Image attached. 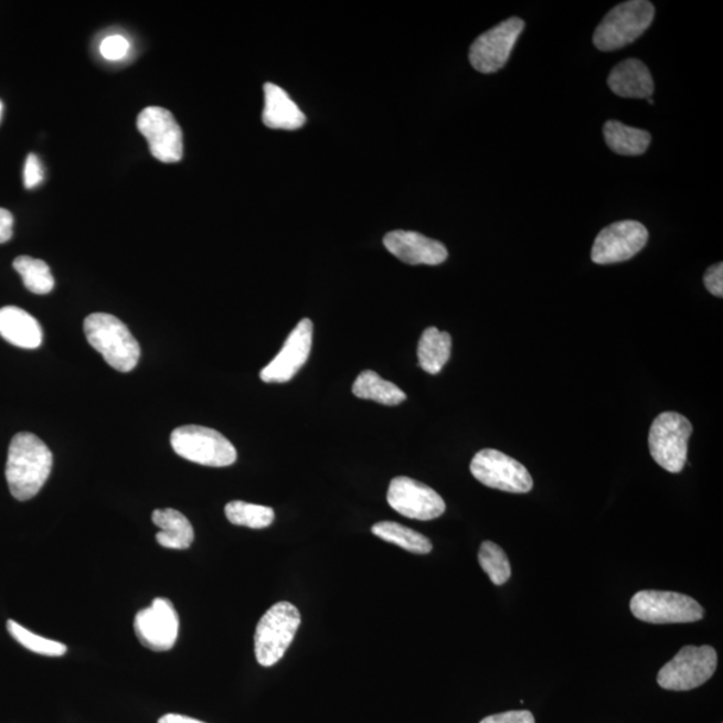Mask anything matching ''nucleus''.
Segmentation results:
<instances>
[{
	"label": "nucleus",
	"instance_id": "f257e3e1",
	"mask_svg": "<svg viewBox=\"0 0 723 723\" xmlns=\"http://www.w3.org/2000/svg\"><path fill=\"white\" fill-rule=\"evenodd\" d=\"M53 468V453L41 438L18 433L10 444L6 479L19 501H28L45 486Z\"/></svg>",
	"mask_w": 723,
	"mask_h": 723
},
{
	"label": "nucleus",
	"instance_id": "f03ea898",
	"mask_svg": "<svg viewBox=\"0 0 723 723\" xmlns=\"http://www.w3.org/2000/svg\"><path fill=\"white\" fill-rule=\"evenodd\" d=\"M84 330L87 342L113 369L129 373L137 366L141 348L121 320L110 313H92L85 319Z\"/></svg>",
	"mask_w": 723,
	"mask_h": 723
},
{
	"label": "nucleus",
	"instance_id": "7ed1b4c3",
	"mask_svg": "<svg viewBox=\"0 0 723 723\" xmlns=\"http://www.w3.org/2000/svg\"><path fill=\"white\" fill-rule=\"evenodd\" d=\"M656 8L647 0H630L616 6L603 19L594 34V45L600 52H615L637 41L651 26Z\"/></svg>",
	"mask_w": 723,
	"mask_h": 723
},
{
	"label": "nucleus",
	"instance_id": "20e7f679",
	"mask_svg": "<svg viewBox=\"0 0 723 723\" xmlns=\"http://www.w3.org/2000/svg\"><path fill=\"white\" fill-rule=\"evenodd\" d=\"M300 613L288 602L276 603L262 616L255 631V656L264 668L279 662L300 626Z\"/></svg>",
	"mask_w": 723,
	"mask_h": 723
},
{
	"label": "nucleus",
	"instance_id": "39448f33",
	"mask_svg": "<svg viewBox=\"0 0 723 723\" xmlns=\"http://www.w3.org/2000/svg\"><path fill=\"white\" fill-rule=\"evenodd\" d=\"M630 608L635 618L652 625L694 624L705 616V609L693 597L671 591H639Z\"/></svg>",
	"mask_w": 723,
	"mask_h": 723
},
{
	"label": "nucleus",
	"instance_id": "423d86ee",
	"mask_svg": "<svg viewBox=\"0 0 723 723\" xmlns=\"http://www.w3.org/2000/svg\"><path fill=\"white\" fill-rule=\"evenodd\" d=\"M172 448L188 461L204 467L224 468L236 462L235 446L222 433L210 427L185 425L173 430Z\"/></svg>",
	"mask_w": 723,
	"mask_h": 723
},
{
	"label": "nucleus",
	"instance_id": "0eeeda50",
	"mask_svg": "<svg viewBox=\"0 0 723 723\" xmlns=\"http://www.w3.org/2000/svg\"><path fill=\"white\" fill-rule=\"evenodd\" d=\"M693 425L682 414L664 412L653 419L649 448L653 461L670 474H681L688 461L689 438Z\"/></svg>",
	"mask_w": 723,
	"mask_h": 723
},
{
	"label": "nucleus",
	"instance_id": "6e6552de",
	"mask_svg": "<svg viewBox=\"0 0 723 723\" xmlns=\"http://www.w3.org/2000/svg\"><path fill=\"white\" fill-rule=\"evenodd\" d=\"M716 666L719 656L712 646H687L660 669L657 681L664 690H693L714 676Z\"/></svg>",
	"mask_w": 723,
	"mask_h": 723
},
{
	"label": "nucleus",
	"instance_id": "1a4fd4ad",
	"mask_svg": "<svg viewBox=\"0 0 723 723\" xmlns=\"http://www.w3.org/2000/svg\"><path fill=\"white\" fill-rule=\"evenodd\" d=\"M471 475L482 486L509 493H528L533 479L523 464L495 449H482L470 462Z\"/></svg>",
	"mask_w": 723,
	"mask_h": 723
},
{
	"label": "nucleus",
	"instance_id": "9d476101",
	"mask_svg": "<svg viewBox=\"0 0 723 723\" xmlns=\"http://www.w3.org/2000/svg\"><path fill=\"white\" fill-rule=\"evenodd\" d=\"M523 19L512 17L490 29L471 43L470 65L482 74H493L507 65L515 42L523 33Z\"/></svg>",
	"mask_w": 723,
	"mask_h": 723
},
{
	"label": "nucleus",
	"instance_id": "9b49d317",
	"mask_svg": "<svg viewBox=\"0 0 723 723\" xmlns=\"http://www.w3.org/2000/svg\"><path fill=\"white\" fill-rule=\"evenodd\" d=\"M137 128L147 138L150 153L156 160L174 163L182 159V131L171 111L149 106L138 116Z\"/></svg>",
	"mask_w": 723,
	"mask_h": 723
},
{
	"label": "nucleus",
	"instance_id": "f8f14e48",
	"mask_svg": "<svg viewBox=\"0 0 723 723\" xmlns=\"http://www.w3.org/2000/svg\"><path fill=\"white\" fill-rule=\"evenodd\" d=\"M649 242V231L634 220L606 226L596 236L591 259L596 264H615L632 259Z\"/></svg>",
	"mask_w": 723,
	"mask_h": 723
},
{
	"label": "nucleus",
	"instance_id": "ddd939ff",
	"mask_svg": "<svg viewBox=\"0 0 723 723\" xmlns=\"http://www.w3.org/2000/svg\"><path fill=\"white\" fill-rule=\"evenodd\" d=\"M389 506L405 518L429 521L443 515L445 501L436 490L411 477H395L387 490Z\"/></svg>",
	"mask_w": 723,
	"mask_h": 723
},
{
	"label": "nucleus",
	"instance_id": "4468645a",
	"mask_svg": "<svg viewBox=\"0 0 723 723\" xmlns=\"http://www.w3.org/2000/svg\"><path fill=\"white\" fill-rule=\"evenodd\" d=\"M180 620L171 600L157 597L152 606L138 612L135 632L143 647L152 651L173 649L179 638Z\"/></svg>",
	"mask_w": 723,
	"mask_h": 723
},
{
	"label": "nucleus",
	"instance_id": "2eb2a0df",
	"mask_svg": "<svg viewBox=\"0 0 723 723\" xmlns=\"http://www.w3.org/2000/svg\"><path fill=\"white\" fill-rule=\"evenodd\" d=\"M313 325L310 319H301L291 334L286 339L279 354L261 371V379L267 383L291 381L305 366L310 357Z\"/></svg>",
	"mask_w": 723,
	"mask_h": 723
},
{
	"label": "nucleus",
	"instance_id": "dca6fc26",
	"mask_svg": "<svg viewBox=\"0 0 723 723\" xmlns=\"http://www.w3.org/2000/svg\"><path fill=\"white\" fill-rule=\"evenodd\" d=\"M389 253L411 266H438L448 259V249L442 242L412 231H393L383 238Z\"/></svg>",
	"mask_w": 723,
	"mask_h": 723
},
{
	"label": "nucleus",
	"instance_id": "f3484780",
	"mask_svg": "<svg viewBox=\"0 0 723 723\" xmlns=\"http://www.w3.org/2000/svg\"><path fill=\"white\" fill-rule=\"evenodd\" d=\"M607 84L621 98L649 99L656 89L649 67L637 59H628L616 65L608 75Z\"/></svg>",
	"mask_w": 723,
	"mask_h": 723
},
{
	"label": "nucleus",
	"instance_id": "a211bd4d",
	"mask_svg": "<svg viewBox=\"0 0 723 723\" xmlns=\"http://www.w3.org/2000/svg\"><path fill=\"white\" fill-rule=\"evenodd\" d=\"M263 123L272 129L297 130L304 127L306 117L280 86L266 84L264 85Z\"/></svg>",
	"mask_w": 723,
	"mask_h": 723
},
{
	"label": "nucleus",
	"instance_id": "6ab92c4d",
	"mask_svg": "<svg viewBox=\"0 0 723 723\" xmlns=\"http://www.w3.org/2000/svg\"><path fill=\"white\" fill-rule=\"evenodd\" d=\"M0 337L17 348L33 350L42 344V327L34 317L22 308H0Z\"/></svg>",
	"mask_w": 723,
	"mask_h": 723
},
{
	"label": "nucleus",
	"instance_id": "aec40b11",
	"mask_svg": "<svg viewBox=\"0 0 723 723\" xmlns=\"http://www.w3.org/2000/svg\"><path fill=\"white\" fill-rule=\"evenodd\" d=\"M153 524L160 528L156 534L157 543L166 549L187 550L193 543L194 531L191 521L176 509H157L152 514Z\"/></svg>",
	"mask_w": 723,
	"mask_h": 723
},
{
	"label": "nucleus",
	"instance_id": "412c9836",
	"mask_svg": "<svg viewBox=\"0 0 723 723\" xmlns=\"http://www.w3.org/2000/svg\"><path fill=\"white\" fill-rule=\"evenodd\" d=\"M451 354L449 332L439 331L437 327H427L418 342V363L421 369L436 375L448 363Z\"/></svg>",
	"mask_w": 723,
	"mask_h": 723
},
{
	"label": "nucleus",
	"instance_id": "4be33fe9",
	"mask_svg": "<svg viewBox=\"0 0 723 723\" xmlns=\"http://www.w3.org/2000/svg\"><path fill=\"white\" fill-rule=\"evenodd\" d=\"M353 393L362 400H373L381 405L397 406L406 400L404 390L393 382L383 380L373 370H364L354 382Z\"/></svg>",
	"mask_w": 723,
	"mask_h": 723
},
{
	"label": "nucleus",
	"instance_id": "5701e85b",
	"mask_svg": "<svg viewBox=\"0 0 723 723\" xmlns=\"http://www.w3.org/2000/svg\"><path fill=\"white\" fill-rule=\"evenodd\" d=\"M603 134L608 148L621 156L644 155L651 143L649 131L626 127L619 121H607Z\"/></svg>",
	"mask_w": 723,
	"mask_h": 723
},
{
	"label": "nucleus",
	"instance_id": "b1692460",
	"mask_svg": "<svg viewBox=\"0 0 723 723\" xmlns=\"http://www.w3.org/2000/svg\"><path fill=\"white\" fill-rule=\"evenodd\" d=\"M371 532L387 543L401 546L417 555H426L433 550L429 539L417 531L411 530L405 525L394 523V521H381L371 528Z\"/></svg>",
	"mask_w": 723,
	"mask_h": 723
},
{
	"label": "nucleus",
	"instance_id": "393cba45",
	"mask_svg": "<svg viewBox=\"0 0 723 723\" xmlns=\"http://www.w3.org/2000/svg\"><path fill=\"white\" fill-rule=\"evenodd\" d=\"M12 266L21 275L23 285L30 293L46 295L53 291L55 286L54 276L45 262L30 256H19L12 263Z\"/></svg>",
	"mask_w": 723,
	"mask_h": 723
},
{
	"label": "nucleus",
	"instance_id": "a878e982",
	"mask_svg": "<svg viewBox=\"0 0 723 723\" xmlns=\"http://www.w3.org/2000/svg\"><path fill=\"white\" fill-rule=\"evenodd\" d=\"M225 515L234 525L248 527L253 530H263L274 523L273 508L249 504L244 501H231L225 507Z\"/></svg>",
	"mask_w": 723,
	"mask_h": 723
},
{
	"label": "nucleus",
	"instance_id": "bb28decb",
	"mask_svg": "<svg viewBox=\"0 0 723 723\" xmlns=\"http://www.w3.org/2000/svg\"><path fill=\"white\" fill-rule=\"evenodd\" d=\"M479 562L482 571L486 572L490 582L496 586H502L511 578V563H509L507 553L500 545L483 542L480 546Z\"/></svg>",
	"mask_w": 723,
	"mask_h": 723
},
{
	"label": "nucleus",
	"instance_id": "cd10ccee",
	"mask_svg": "<svg viewBox=\"0 0 723 723\" xmlns=\"http://www.w3.org/2000/svg\"><path fill=\"white\" fill-rule=\"evenodd\" d=\"M8 630L19 645L26 647L30 651L41 653V656L62 657L67 651V647L64 644L40 637V635H35L29 631L28 628L17 624L15 620L8 621Z\"/></svg>",
	"mask_w": 723,
	"mask_h": 723
},
{
	"label": "nucleus",
	"instance_id": "c85d7f7f",
	"mask_svg": "<svg viewBox=\"0 0 723 723\" xmlns=\"http://www.w3.org/2000/svg\"><path fill=\"white\" fill-rule=\"evenodd\" d=\"M130 43L123 35L106 36L99 45V53L106 61H119L129 53Z\"/></svg>",
	"mask_w": 723,
	"mask_h": 723
},
{
	"label": "nucleus",
	"instance_id": "c756f323",
	"mask_svg": "<svg viewBox=\"0 0 723 723\" xmlns=\"http://www.w3.org/2000/svg\"><path fill=\"white\" fill-rule=\"evenodd\" d=\"M43 179H45V172H43L41 160L38 159L36 155H29L23 171L24 187L28 190H33V188L41 185Z\"/></svg>",
	"mask_w": 723,
	"mask_h": 723
},
{
	"label": "nucleus",
	"instance_id": "7c9ffc66",
	"mask_svg": "<svg viewBox=\"0 0 723 723\" xmlns=\"http://www.w3.org/2000/svg\"><path fill=\"white\" fill-rule=\"evenodd\" d=\"M480 723H536L534 722V716L528 710H512V712H506L495 715H489L487 719H483Z\"/></svg>",
	"mask_w": 723,
	"mask_h": 723
},
{
	"label": "nucleus",
	"instance_id": "2f4dec72",
	"mask_svg": "<svg viewBox=\"0 0 723 723\" xmlns=\"http://www.w3.org/2000/svg\"><path fill=\"white\" fill-rule=\"evenodd\" d=\"M703 283L710 294L714 297H723V264L716 263L710 267L703 276Z\"/></svg>",
	"mask_w": 723,
	"mask_h": 723
},
{
	"label": "nucleus",
	"instance_id": "473e14b6",
	"mask_svg": "<svg viewBox=\"0 0 723 723\" xmlns=\"http://www.w3.org/2000/svg\"><path fill=\"white\" fill-rule=\"evenodd\" d=\"M14 234V216L8 210L0 209V244L8 243Z\"/></svg>",
	"mask_w": 723,
	"mask_h": 723
},
{
	"label": "nucleus",
	"instance_id": "72a5a7b5",
	"mask_svg": "<svg viewBox=\"0 0 723 723\" xmlns=\"http://www.w3.org/2000/svg\"><path fill=\"white\" fill-rule=\"evenodd\" d=\"M159 723H204L198 720L191 719V716L180 715V714H167L161 716Z\"/></svg>",
	"mask_w": 723,
	"mask_h": 723
},
{
	"label": "nucleus",
	"instance_id": "f704fd0d",
	"mask_svg": "<svg viewBox=\"0 0 723 723\" xmlns=\"http://www.w3.org/2000/svg\"><path fill=\"white\" fill-rule=\"evenodd\" d=\"M2 113H3V104L2 100H0V118H2Z\"/></svg>",
	"mask_w": 723,
	"mask_h": 723
},
{
	"label": "nucleus",
	"instance_id": "c9c22d12",
	"mask_svg": "<svg viewBox=\"0 0 723 723\" xmlns=\"http://www.w3.org/2000/svg\"><path fill=\"white\" fill-rule=\"evenodd\" d=\"M647 100H649V104H650V105H653V100H652L651 98H649V99H647Z\"/></svg>",
	"mask_w": 723,
	"mask_h": 723
}]
</instances>
